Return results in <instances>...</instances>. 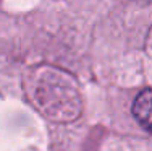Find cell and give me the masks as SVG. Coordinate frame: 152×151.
<instances>
[{"label": "cell", "mask_w": 152, "mask_h": 151, "mask_svg": "<svg viewBox=\"0 0 152 151\" xmlns=\"http://www.w3.org/2000/svg\"><path fill=\"white\" fill-rule=\"evenodd\" d=\"M47 75H39L36 85V101L41 110L53 120H71L81 110L78 86L63 71L49 68Z\"/></svg>", "instance_id": "1"}, {"label": "cell", "mask_w": 152, "mask_h": 151, "mask_svg": "<svg viewBox=\"0 0 152 151\" xmlns=\"http://www.w3.org/2000/svg\"><path fill=\"white\" fill-rule=\"evenodd\" d=\"M133 116L141 127L152 132V89H144L133 102Z\"/></svg>", "instance_id": "2"}]
</instances>
